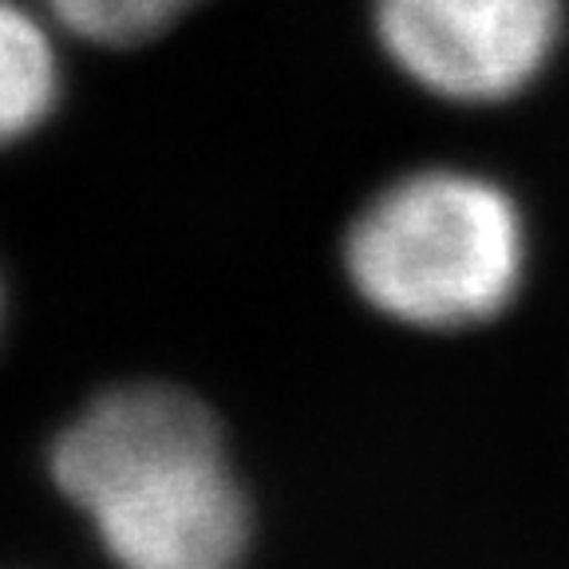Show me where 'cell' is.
Masks as SVG:
<instances>
[{"instance_id": "7a4b0ae2", "label": "cell", "mask_w": 569, "mask_h": 569, "mask_svg": "<svg viewBox=\"0 0 569 569\" xmlns=\"http://www.w3.org/2000/svg\"><path fill=\"white\" fill-rule=\"evenodd\" d=\"M356 293L416 329H467L507 309L526 273L515 198L471 170L396 178L356 213L345 241Z\"/></svg>"}, {"instance_id": "5b68a950", "label": "cell", "mask_w": 569, "mask_h": 569, "mask_svg": "<svg viewBox=\"0 0 569 569\" xmlns=\"http://www.w3.org/2000/svg\"><path fill=\"white\" fill-rule=\"evenodd\" d=\"M52 24L103 48H134L167 32L198 0H36Z\"/></svg>"}, {"instance_id": "277c9868", "label": "cell", "mask_w": 569, "mask_h": 569, "mask_svg": "<svg viewBox=\"0 0 569 569\" xmlns=\"http://www.w3.org/2000/svg\"><path fill=\"white\" fill-rule=\"evenodd\" d=\"M44 9L0 0V147L28 139L60 103V52Z\"/></svg>"}, {"instance_id": "3957f363", "label": "cell", "mask_w": 569, "mask_h": 569, "mask_svg": "<svg viewBox=\"0 0 569 569\" xmlns=\"http://www.w3.org/2000/svg\"><path fill=\"white\" fill-rule=\"evenodd\" d=\"M561 28V0H376L383 56L447 103L522 96L553 60Z\"/></svg>"}, {"instance_id": "6da1fadb", "label": "cell", "mask_w": 569, "mask_h": 569, "mask_svg": "<svg viewBox=\"0 0 569 569\" xmlns=\"http://www.w3.org/2000/svg\"><path fill=\"white\" fill-rule=\"evenodd\" d=\"M56 487L119 569H241L249 510L222 431L187 391H107L52 447Z\"/></svg>"}]
</instances>
